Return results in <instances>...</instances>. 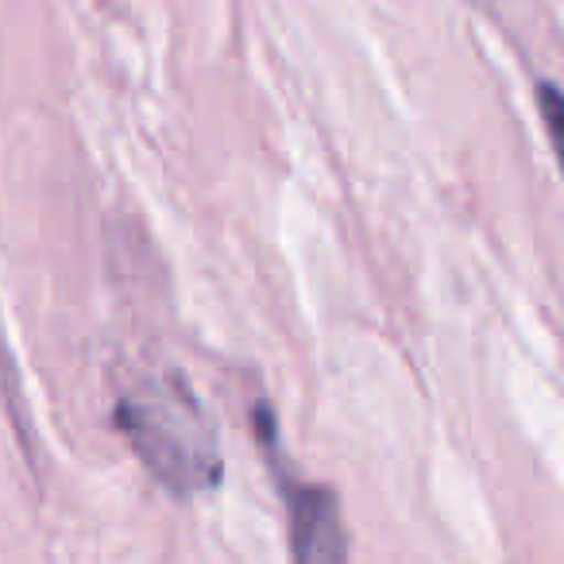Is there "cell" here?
<instances>
[{"mask_svg": "<svg viewBox=\"0 0 564 564\" xmlns=\"http://www.w3.org/2000/svg\"><path fill=\"white\" fill-rule=\"evenodd\" d=\"M294 564H348V533L329 487H299L291 495Z\"/></svg>", "mask_w": 564, "mask_h": 564, "instance_id": "2", "label": "cell"}, {"mask_svg": "<svg viewBox=\"0 0 564 564\" xmlns=\"http://www.w3.org/2000/svg\"><path fill=\"white\" fill-rule=\"evenodd\" d=\"M117 425L132 453L174 495L209 491L220 479V453L213 422L178 376L148 379L117 406Z\"/></svg>", "mask_w": 564, "mask_h": 564, "instance_id": "1", "label": "cell"}]
</instances>
